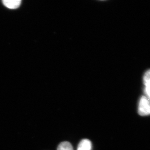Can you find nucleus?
<instances>
[{"mask_svg":"<svg viewBox=\"0 0 150 150\" xmlns=\"http://www.w3.org/2000/svg\"><path fill=\"white\" fill-rule=\"evenodd\" d=\"M138 111L140 115L145 116L150 114V102L146 97L143 96L140 99Z\"/></svg>","mask_w":150,"mask_h":150,"instance_id":"1","label":"nucleus"},{"mask_svg":"<svg viewBox=\"0 0 150 150\" xmlns=\"http://www.w3.org/2000/svg\"><path fill=\"white\" fill-rule=\"evenodd\" d=\"M4 5L11 9L18 8L21 4V0H4L3 1Z\"/></svg>","mask_w":150,"mask_h":150,"instance_id":"2","label":"nucleus"},{"mask_svg":"<svg viewBox=\"0 0 150 150\" xmlns=\"http://www.w3.org/2000/svg\"><path fill=\"white\" fill-rule=\"evenodd\" d=\"M91 142L88 139L82 140L78 145V150H91Z\"/></svg>","mask_w":150,"mask_h":150,"instance_id":"3","label":"nucleus"},{"mask_svg":"<svg viewBox=\"0 0 150 150\" xmlns=\"http://www.w3.org/2000/svg\"><path fill=\"white\" fill-rule=\"evenodd\" d=\"M57 150H74L71 144L69 142H65L61 143L58 146Z\"/></svg>","mask_w":150,"mask_h":150,"instance_id":"4","label":"nucleus"},{"mask_svg":"<svg viewBox=\"0 0 150 150\" xmlns=\"http://www.w3.org/2000/svg\"><path fill=\"white\" fill-rule=\"evenodd\" d=\"M144 84L150 81V70H148L145 73L144 76Z\"/></svg>","mask_w":150,"mask_h":150,"instance_id":"5","label":"nucleus"},{"mask_svg":"<svg viewBox=\"0 0 150 150\" xmlns=\"http://www.w3.org/2000/svg\"><path fill=\"white\" fill-rule=\"evenodd\" d=\"M146 86V92L147 95L149 97V99L150 100V81L147 83L145 84Z\"/></svg>","mask_w":150,"mask_h":150,"instance_id":"6","label":"nucleus"}]
</instances>
